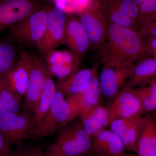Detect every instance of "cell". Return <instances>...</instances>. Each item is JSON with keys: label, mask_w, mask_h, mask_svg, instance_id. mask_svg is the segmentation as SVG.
Listing matches in <instances>:
<instances>
[{"label": "cell", "mask_w": 156, "mask_h": 156, "mask_svg": "<svg viewBox=\"0 0 156 156\" xmlns=\"http://www.w3.org/2000/svg\"><path fill=\"white\" fill-rule=\"evenodd\" d=\"M102 51L103 64L134 62L147 55L145 41L139 32L109 21Z\"/></svg>", "instance_id": "6da1fadb"}, {"label": "cell", "mask_w": 156, "mask_h": 156, "mask_svg": "<svg viewBox=\"0 0 156 156\" xmlns=\"http://www.w3.org/2000/svg\"><path fill=\"white\" fill-rule=\"evenodd\" d=\"M49 9L42 8L9 28V35L21 46L37 47L44 34Z\"/></svg>", "instance_id": "7a4b0ae2"}, {"label": "cell", "mask_w": 156, "mask_h": 156, "mask_svg": "<svg viewBox=\"0 0 156 156\" xmlns=\"http://www.w3.org/2000/svg\"><path fill=\"white\" fill-rule=\"evenodd\" d=\"M54 144L67 156H83L90 154L92 138L80 119L74 120L61 128Z\"/></svg>", "instance_id": "3957f363"}, {"label": "cell", "mask_w": 156, "mask_h": 156, "mask_svg": "<svg viewBox=\"0 0 156 156\" xmlns=\"http://www.w3.org/2000/svg\"><path fill=\"white\" fill-rule=\"evenodd\" d=\"M36 128L34 115L30 112L0 115V131L11 146L33 137Z\"/></svg>", "instance_id": "277c9868"}, {"label": "cell", "mask_w": 156, "mask_h": 156, "mask_svg": "<svg viewBox=\"0 0 156 156\" xmlns=\"http://www.w3.org/2000/svg\"><path fill=\"white\" fill-rule=\"evenodd\" d=\"M77 117L66 98L57 89L47 115L33 137L39 138L49 136Z\"/></svg>", "instance_id": "5b68a950"}, {"label": "cell", "mask_w": 156, "mask_h": 156, "mask_svg": "<svg viewBox=\"0 0 156 156\" xmlns=\"http://www.w3.org/2000/svg\"><path fill=\"white\" fill-rule=\"evenodd\" d=\"M20 54L25 59L29 70L28 88L24 96L23 111L34 113L37 101L45 85L48 72L41 60L27 53L20 46Z\"/></svg>", "instance_id": "8992f818"}, {"label": "cell", "mask_w": 156, "mask_h": 156, "mask_svg": "<svg viewBox=\"0 0 156 156\" xmlns=\"http://www.w3.org/2000/svg\"><path fill=\"white\" fill-rule=\"evenodd\" d=\"M79 13L78 18L89 37L90 48L102 50L107 34L108 20L106 17L92 3Z\"/></svg>", "instance_id": "52a82bcc"}, {"label": "cell", "mask_w": 156, "mask_h": 156, "mask_svg": "<svg viewBox=\"0 0 156 156\" xmlns=\"http://www.w3.org/2000/svg\"><path fill=\"white\" fill-rule=\"evenodd\" d=\"M134 65V62H131L103 64L99 76L102 95L108 98L115 97L125 86Z\"/></svg>", "instance_id": "ba28073f"}, {"label": "cell", "mask_w": 156, "mask_h": 156, "mask_svg": "<svg viewBox=\"0 0 156 156\" xmlns=\"http://www.w3.org/2000/svg\"><path fill=\"white\" fill-rule=\"evenodd\" d=\"M67 16L65 12L55 8L49 9L44 34L37 46L40 53L45 56L64 44L65 30Z\"/></svg>", "instance_id": "9c48e42d"}, {"label": "cell", "mask_w": 156, "mask_h": 156, "mask_svg": "<svg viewBox=\"0 0 156 156\" xmlns=\"http://www.w3.org/2000/svg\"><path fill=\"white\" fill-rule=\"evenodd\" d=\"M41 8L37 0H0V32Z\"/></svg>", "instance_id": "30bf717a"}, {"label": "cell", "mask_w": 156, "mask_h": 156, "mask_svg": "<svg viewBox=\"0 0 156 156\" xmlns=\"http://www.w3.org/2000/svg\"><path fill=\"white\" fill-rule=\"evenodd\" d=\"M109 125L112 121L143 115L142 106L135 89L124 87L114 97L108 108Z\"/></svg>", "instance_id": "8fae6325"}, {"label": "cell", "mask_w": 156, "mask_h": 156, "mask_svg": "<svg viewBox=\"0 0 156 156\" xmlns=\"http://www.w3.org/2000/svg\"><path fill=\"white\" fill-rule=\"evenodd\" d=\"M98 65L93 67L90 84L83 92L66 98L77 116H83L99 104L101 93L98 75Z\"/></svg>", "instance_id": "7c38bea8"}, {"label": "cell", "mask_w": 156, "mask_h": 156, "mask_svg": "<svg viewBox=\"0 0 156 156\" xmlns=\"http://www.w3.org/2000/svg\"><path fill=\"white\" fill-rule=\"evenodd\" d=\"M82 62L90 48L89 37L78 17H67L64 44Z\"/></svg>", "instance_id": "4fadbf2b"}, {"label": "cell", "mask_w": 156, "mask_h": 156, "mask_svg": "<svg viewBox=\"0 0 156 156\" xmlns=\"http://www.w3.org/2000/svg\"><path fill=\"white\" fill-rule=\"evenodd\" d=\"M143 115L119 119L110 124V129L118 135L122 141L125 151L136 152V145L142 123Z\"/></svg>", "instance_id": "5bb4252c"}, {"label": "cell", "mask_w": 156, "mask_h": 156, "mask_svg": "<svg viewBox=\"0 0 156 156\" xmlns=\"http://www.w3.org/2000/svg\"><path fill=\"white\" fill-rule=\"evenodd\" d=\"M92 138V148L89 154L92 156H114L125 151L122 140L111 129L101 130Z\"/></svg>", "instance_id": "9a60e30c"}, {"label": "cell", "mask_w": 156, "mask_h": 156, "mask_svg": "<svg viewBox=\"0 0 156 156\" xmlns=\"http://www.w3.org/2000/svg\"><path fill=\"white\" fill-rule=\"evenodd\" d=\"M136 154L139 156H150L156 154V119L153 114H147L143 117Z\"/></svg>", "instance_id": "2e32d148"}, {"label": "cell", "mask_w": 156, "mask_h": 156, "mask_svg": "<svg viewBox=\"0 0 156 156\" xmlns=\"http://www.w3.org/2000/svg\"><path fill=\"white\" fill-rule=\"evenodd\" d=\"M156 76V58L145 56L134 64L124 87L135 89L144 85Z\"/></svg>", "instance_id": "e0dca14e"}, {"label": "cell", "mask_w": 156, "mask_h": 156, "mask_svg": "<svg viewBox=\"0 0 156 156\" xmlns=\"http://www.w3.org/2000/svg\"><path fill=\"white\" fill-rule=\"evenodd\" d=\"M93 68L79 69L64 80H57V89L68 98L77 95L87 89L90 84Z\"/></svg>", "instance_id": "ac0fdd59"}, {"label": "cell", "mask_w": 156, "mask_h": 156, "mask_svg": "<svg viewBox=\"0 0 156 156\" xmlns=\"http://www.w3.org/2000/svg\"><path fill=\"white\" fill-rule=\"evenodd\" d=\"M57 91V86L53 76L48 73L44 86L37 101L34 113L36 123L35 131L41 125L47 115Z\"/></svg>", "instance_id": "d6986e66"}, {"label": "cell", "mask_w": 156, "mask_h": 156, "mask_svg": "<svg viewBox=\"0 0 156 156\" xmlns=\"http://www.w3.org/2000/svg\"><path fill=\"white\" fill-rule=\"evenodd\" d=\"M10 36L0 39V79L7 75L20 57V46Z\"/></svg>", "instance_id": "ffe728a7"}, {"label": "cell", "mask_w": 156, "mask_h": 156, "mask_svg": "<svg viewBox=\"0 0 156 156\" xmlns=\"http://www.w3.org/2000/svg\"><path fill=\"white\" fill-rule=\"evenodd\" d=\"M7 76L15 93L21 98L24 97L28 88L29 70L20 52L19 60L7 75Z\"/></svg>", "instance_id": "44dd1931"}, {"label": "cell", "mask_w": 156, "mask_h": 156, "mask_svg": "<svg viewBox=\"0 0 156 156\" xmlns=\"http://www.w3.org/2000/svg\"><path fill=\"white\" fill-rule=\"evenodd\" d=\"M22 98L14 92L7 75L0 79V115L19 112Z\"/></svg>", "instance_id": "7402d4cb"}, {"label": "cell", "mask_w": 156, "mask_h": 156, "mask_svg": "<svg viewBox=\"0 0 156 156\" xmlns=\"http://www.w3.org/2000/svg\"><path fill=\"white\" fill-rule=\"evenodd\" d=\"M83 126L92 137L109 125L108 111L107 108L99 104L83 116L80 117Z\"/></svg>", "instance_id": "603a6c76"}, {"label": "cell", "mask_w": 156, "mask_h": 156, "mask_svg": "<svg viewBox=\"0 0 156 156\" xmlns=\"http://www.w3.org/2000/svg\"><path fill=\"white\" fill-rule=\"evenodd\" d=\"M134 89L141 102L143 115L156 112V76L144 85Z\"/></svg>", "instance_id": "cb8c5ba5"}, {"label": "cell", "mask_w": 156, "mask_h": 156, "mask_svg": "<svg viewBox=\"0 0 156 156\" xmlns=\"http://www.w3.org/2000/svg\"><path fill=\"white\" fill-rule=\"evenodd\" d=\"M106 12L109 22L139 32L140 27L139 23L120 10L109 0L106 3Z\"/></svg>", "instance_id": "d4e9b609"}, {"label": "cell", "mask_w": 156, "mask_h": 156, "mask_svg": "<svg viewBox=\"0 0 156 156\" xmlns=\"http://www.w3.org/2000/svg\"><path fill=\"white\" fill-rule=\"evenodd\" d=\"M44 57L45 66L81 62L77 56L70 50H51L45 54Z\"/></svg>", "instance_id": "484cf974"}, {"label": "cell", "mask_w": 156, "mask_h": 156, "mask_svg": "<svg viewBox=\"0 0 156 156\" xmlns=\"http://www.w3.org/2000/svg\"><path fill=\"white\" fill-rule=\"evenodd\" d=\"M124 13L139 23L138 7L133 0H109Z\"/></svg>", "instance_id": "4316f807"}, {"label": "cell", "mask_w": 156, "mask_h": 156, "mask_svg": "<svg viewBox=\"0 0 156 156\" xmlns=\"http://www.w3.org/2000/svg\"><path fill=\"white\" fill-rule=\"evenodd\" d=\"M138 9L140 26L151 20L156 18V2L152 0H146L138 6Z\"/></svg>", "instance_id": "83f0119b"}, {"label": "cell", "mask_w": 156, "mask_h": 156, "mask_svg": "<svg viewBox=\"0 0 156 156\" xmlns=\"http://www.w3.org/2000/svg\"><path fill=\"white\" fill-rule=\"evenodd\" d=\"M16 145L14 156H43L44 149L41 145L24 144L22 142L18 143Z\"/></svg>", "instance_id": "f1b7e54d"}, {"label": "cell", "mask_w": 156, "mask_h": 156, "mask_svg": "<svg viewBox=\"0 0 156 156\" xmlns=\"http://www.w3.org/2000/svg\"><path fill=\"white\" fill-rule=\"evenodd\" d=\"M144 41L156 37V18L147 21L140 26L139 30Z\"/></svg>", "instance_id": "f546056e"}, {"label": "cell", "mask_w": 156, "mask_h": 156, "mask_svg": "<svg viewBox=\"0 0 156 156\" xmlns=\"http://www.w3.org/2000/svg\"><path fill=\"white\" fill-rule=\"evenodd\" d=\"M0 156H14V151L0 131Z\"/></svg>", "instance_id": "4dcf8cb0"}, {"label": "cell", "mask_w": 156, "mask_h": 156, "mask_svg": "<svg viewBox=\"0 0 156 156\" xmlns=\"http://www.w3.org/2000/svg\"><path fill=\"white\" fill-rule=\"evenodd\" d=\"M43 156H67L62 152L56 146L53 144L45 151Z\"/></svg>", "instance_id": "1f68e13d"}, {"label": "cell", "mask_w": 156, "mask_h": 156, "mask_svg": "<svg viewBox=\"0 0 156 156\" xmlns=\"http://www.w3.org/2000/svg\"><path fill=\"white\" fill-rule=\"evenodd\" d=\"M76 10H78L79 12L87 7L92 3L91 0H72Z\"/></svg>", "instance_id": "d6a6232c"}, {"label": "cell", "mask_w": 156, "mask_h": 156, "mask_svg": "<svg viewBox=\"0 0 156 156\" xmlns=\"http://www.w3.org/2000/svg\"><path fill=\"white\" fill-rule=\"evenodd\" d=\"M144 41L147 55L156 51V37L147 39Z\"/></svg>", "instance_id": "836d02e7"}, {"label": "cell", "mask_w": 156, "mask_h": 156, "mask_svg": "<svg viewBox=\"0 0 156 156\" xmlns=\"http://www.w3.org/2000/svg\"><path fill=\"white\" fill-rule=\"evenodd\" d=\"M114 156H130V155L128 154H126L124 153H122L119 154H117L116 155H115Z\"/></svg>", "instance_id": "e575fe53"}, {"label": "cell", "mask_w": 156, "mask_h": 156, "mask_svg": "<svg viewBox=\"0 0 156 156\" xmlns=\"http://www.w3.org/2000/svg\"><path fill=\"white\" fill-rule=\"evenodd\" d=\"M130 155V156H139L138 155H137L136 154H129ZM150 156H156V154H154L153 155H151Z\"/></svg>", "instance_id": "d590c367"}, {"label": "cell", "mask_w": 156, "mask_h": 156, "mask_svg": "<svg viewBox=\"0 0 156 156\" xmlns=\"http://www.w3.org/2000/svg\"><path fill=\"white\" fill-rule=\"evenodd\" d=\"M48 1H50V2H53L55 3L56 2V1H57V0H48Z\"/></svg>", "instance_id": "8d00e7d4"}, {"label": "cell", "mask_w": 156, "mask_h": 156, "mask_svg": "<svg viewBox=\"0 0 156 156\" xmlns=\"http://www.w3.org/2000/svg\"><path fill=\"white\" fill-rule=\"evenodd\" d=\"M155 112H156V113H155V114H154V115H155V116L156 119V111Z\"/></svg>", "instance_id": "74e56055"}, {"label": "cell", "mask_w": 156, "mask_h": 156, "mask_svg": "<svg viewBox=\"0 0 156 156\" xmlns=\"http://www.w3.org/2000/svg\"><path fill=\"white\" fill-rule=\"evenodd\" d=\"M88 156V155H85V156Z\"/></svg>", "instance_id": "f35d334b"}]
</instances>
